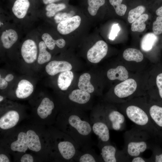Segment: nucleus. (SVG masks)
I'll list each match as a JSON object with an SVG mask.
<instances>
[{"mask_svg":"<svg viewBox=\"0 0 162 162\" xmlns=\"http://www.w3.org/2000/svg\"><path fill=\"white\" fill-rule=\"evenodd\" d=\"M55 126L70 136L81 150L92 148V130L89 117L82 110L72 109L59 111Z\"/></svg>","mask_w":162,"mask_h":162,"instance_id":"f257e3e1","label":"nucleus"},{"mask_svg":"<svg viewBox=\"0 0 162 162\" xmlns=\"http://www.w3.org/2000/svg\"><path fill=\"white\" fill-rule=\"evenodd\" d=\"M46 126L50 136V161L73 162L81 149L79 145L70 136L55 126Z\"/></svg>","mask_w":162,"mask_h":162,"instance_id":"f03ea898","label":"nucleus"},{"mask_svg":"<svg viewBox=\"0 0 162 162\" xmlns=\"http://www.w3.org/2000/svg\"><path fill=\"white\" fill-rule=\"evenodd\" d=\"M28 149L43 161H50V134L46 126L25 125Z\"/></svg>","mask_w":162,"mask_h":162,"instance_id":"7ed1b4c3","label":"nucleus"},{"mask_svg":"<svg viewBox=\"0 0 162 162\" xmlns=\"http://www.w3.org/2000/svg\"><path fill=\"white\" fill-rule=\"evenodd\" d=\"M124 146L122 151L128 157L140 156L151 149L157 141L147 131L135 126L124 134ZM131 160V159H130Z\"/></svg>","mask_w":162,"mask_h":162,"instance_id":"20e7f679","label":"nucleus"},{"mask_svg":"<svg viewBox=\"0 0 162 162\" xmlns=\"http://www.w3.org/2000/svg\"><path fill=\"white\" fill-rule=\"evenodd\" d=\"M2 135L0 148L14 158L28 150L25 125L17 126Z\"/></svg>","mask_w":162,"mask_h":162,"instance_id":"39448f33","label":"nucleus"},{"mask_svg":"<svg viewBox=\"0 0 162 162\" xmlns=\"http://www.w3.org/2000/svg\"><path fill=\"white\" fill-rule=\"evenodd\" d=\"M136 126L148 132L158 142H162V136L152 123L147 110L136 105L127 106L123 112Z\"/></svg>","mask_w":162,"mask_h":162,"instance_id":"423d86ee","label":"nucleus"},{"mask_svg":"<svg viewBox=\"0 0 162 162\" xmlns=\"http://www.w3.org/2000/svg\"><path fill=\"white\" fill-rule=\"evenodd\" d=\"M59 111L55 109L54 102L47 97L44 98L29 116V122L45 126L55 124Z\"/></svg>","mask_w":162,"mask_h":162,"instance_id":"0eeeda50","label":"nucleus"},{"mask_svg":"<svg viewBox=\"0 0 162 162\" xmlns=\"http://www.w3.org/2000/svg\"><path fill=\"white\" fill-rule=\"evenodd\" d=\"M29 116L25 113L18 110L10 109L1 110L0 130L2 135L17 126L20 122Z\"/></svg>","mask_w":162,"mask_h":162,"instance_id":"6e6552de","label":"nucleus"},{"mask_svg":"<svg viewBox=\"0 0 162 162\" xmlns=\"http://www.w3.org/2000/svg\"><path fill=\"white\" fill-rule=\"evenodd\" d=\"M89 119L92 132L98 137V147L110 144V129L95 110L90 115Z\"/></svg>","mask_w":162,"mask_h":162,"instance_id":"1a4fd4ad","label":"nucleus"},{"mask_svg":"<svg viewBox=\"0 0 162 162\" xmlns=\"http://www.w3.org/2000/svg\"><path fill=\"white\" fill-rule=\"evenodd\" d=\"M95 110L103 119L110 130H121L125 126L124 115L115 109H96Z\"/></svg>","mask_w":162,"mask_h":162,"instance_id":"9d476101","label":"nucleus"},{"mask_svg":"<svg viewBox=\"0 0 162 162\" xmlns=\"http://www.w3.org/2000/svg\"><path fill=\"white\" fill-rule=\"evenodd\" d=\"M102 162H116L129 161L130 160L122 151H119L112 144H109L98 147Z\"/></svg>","mask_w":162,"mask_h":162,"instance_id":"9b49d317","label":"nucleus"},{"mask_svg":"<svg viewBox=\"0 0 162 162\" xmlns=\"http://www.w3.org/2000/svg\"><path fill=\"white\" fill-rule=\"evenodd\" d=\"M107 51V44L103 40H99L88 51L87 55V59L92 63H98L105 56Z\"/></svg>","mask_w":162,"mask_h":162,"instance_id":"f8f14e48","label":"nucleus"},{"mask_svg":"<svg viewBox=\"0 0 162 162\" xmlns=\"http://www.w3.org/2000/svg\"><path fill=\"white\" fill-rule=\"evenodd\" d=\"M137 84L133 79H127L117 85L115 87L114 92L118 98H126L132 95L136 91Z\"/></svg>","mask_w":162,"mask_h":162,"instance_id":"ddd939ff","label":"nucleus"},{"mask_svg":"<svg viewBox=\"0 0 162 162\" xmlns=\"http://www.w3.org/2000/svg\"><path fill=\"white\" fill-rule=\"evenodd\" d=\"M22 56L25 61L28 63H32L36 59L37 47L35 42L28 39L23 43L21 49Z\"/></svg>","mask_w":162,"mask_h":162,"instance_id":"4468645a","label":"nucleus"},{"mask_svg":"<svg viewBox=\"0 0 162 162\" xmlns=\"http://www.w3.org/2000/svg\"><path fill=\"white\" fill-rule=\"evenodd\" d=\"M81 22L80 16L76 15L59 22L57 26L58 32L62 34H67L74 31L80 26Z\"/></svg>","mask_w":162,"mask_h":162,"instance_id":"2eb2a0df","label":"nucleus"},{"mask_svg":"<svg viewBox=\"0 0 162 162\" xmlns=\"http://www.w3.org/2000/svg\"><path fill=\"white\" fill-rule=\"evenodd\" d=\"M147 110L152 123L162 136V106L153 104Z\"/></svg>","mask_w":162,"mask_h":162,"instance_id":"dca6fc26","label":"nucleus"},{"mask_svg":"<svg viewBox=\"0 0 162 162\" xmlns=\"http://www.w3.org/2000/svg\"><path fill=\"white\" fill-rule=\"evenodd\" d=\"M72 68L71 64L65 61H53L49 63L45 67L47 73L54 76L59 73L70 70Z\"/></svg>","mask_w":162,"mask_h":162,"instance_id":"f3484780","label":"nucleus"},{"mask_svg":"<svg viewBox=\"0 0 162 162\" xmlns=\"http://www.w3.org/2000/svg\"><path fill=\"white\" fill-rule=\"evenodd\" d=\"M89 93L80 89L73 90L68 96V99L71 102L78 105H85L90 100Z\"/></svg>","mask_w":162,"mask_h":162,"instance_id":"a211bd4d","label":"nucleus"},{"mask_svg":"<svg viewBox=\"0 0 162 162\" xmlns=\"http://www.w3.org/2000/svg\"><path fill=\"white\" fill-rule=\"evenodd\" d=\"M74 162H102L100 155L98 154L92 148L86 150L80 149L74 160Z\"/></svg>","mask_w":162,"mask_h":162,"instance_id":"6ab92c4d","label":"nucleus"},{"mask_svg":"<svg viewBox=\"0 0 162 162\" xmlns=\"http://www.w3.org/2000/svg\"><path fill=\"white\" fill-rule=\"evenodd\" d=\"M34 87L28 81L23 79L19 82L15 91L16 97L18 99H24L29 97L32 93Z\"/></svg>","mask_w":162,"mask_h":162,"instance_id":"aec40b11","label":"nucleus"},{"mask_svg":"<svg viewBox=\"0 0 162 162\" xmlns=\"http://www.w3.org/2000/svg\"><path fill=\"white\" fill-rule=\"evenodd\" d=\"M30 5L28 0H16L13 6L12 12L17 18L22 19L26 15Z\"/></svg>","mask_w":162,"mask_h":162,"instance_id":"412c9836","label":"nucleus"},{"mask_svg":"<svg viewBox=\"0 0 162 162\" xmlns=\"http://www.w3.org/2000/svg\"><path fill=\"white\" fill-rule=\"evenodd\" d=\"M107 76L110 80H118L124 81L128 77V73L126 68L122 66H118L116 68H111L107 72Z\"/></svg>","mask_w":162,"mask_h":162,"instance_id":"4be33fe9","label":"nucleus"},{"mask_svg":"<svg viewBox=\"0 0 162 162\" xmlns=\"http://www.w3.org/2000/svg\"><path fill=\"white\" fill-rule=\"evenodd\" d=\"M18 36L14 30L10 29L3 32L1 36L3 46L6 49L10 48L16 41Z\"/></svg>","mask_w":162,"mask_h":162,"instance_id":"5701e85b","label":"nucleus"},{"mask_svg":"<svg viewBox=\"0 0 162 162\" xmlns=\"http://www.w3.org/2000/svg\"><path fill=\"white\" fill-rule=\"evenodd\" d=\"M73 78V73L70 70L61 72L58 79V87L62 91L67 90L71 84Z\"/></svg>","mask_w":162,"mask_h":162,"instance_id":"b1692460","label":"nucleus"},{"mask_svg":"<svg viewBox=\"0 0 162 162\" xmlns=\"http://www.w3.org/2000/svg\"><path fill=\"white\" fill-rule=\"evenodd\" d=\"M158 39L157 35L153 33L146 34L143 36L141 40V49L145 51L150 50L157 42Z\"/></svg>","mask_w":162,"mask_h":162,"instance_id":"393cba45","label":"nucleus"},{"mask_svg":"<svg viewBox=\"0 0 162 162\" xmlns=\"http://www.w3.org/2000/svg\"><path fill=\"white\" fill-rule=\"evenodd\" d=\"M123 56L126 61H134L137 62H141L144 58L143 54L140 50L132 48L125 50L123 53Z\"/></svg>","mask_w":162,"mask_h":162,"instance_id":"a878e982","label":"nucleus"},{"mask_svg":"<svg viewBox=\"0 0 162 162\" xmlns=\"http://www.w3.org/2000/svg\"><path fill=\"white\" fill-rule=\"evenodd\" d=\"M91 76L88 73H84L81 75L78 83V87L80 89L89 93H93L94 88L91 83Z\"/></svg>","mask_w":162,"mask_h":162,"instance_id":"bb28decb","label":"nucleus"},{"mask_svg":"<svg viewBox=\"0 0 162 162\" xmlns=\"http://www.w3.org/2000/svg\"><path fill=\"white\" fill-rule=\"evenodd\" d=\"M148 18V14H142L132 23L131 31L140 32H142L146 28V24L145 22Z\"/></svg>","mask_w":162,"mask_h":162,"instance_id":"cd10ccee","label":"nucleus"},{"mask_svg":"<svg viewBox=\"0 0 162 162\" xmlns=\"http://www.w3.org/2000/svg\"><path fill=\"white\" fill-rule=\"evenodd\" d=\"M39 54L38 58V62L39 64H43L49 61L51 57L50 54L46 50L47 47L44 41H41L39 44Z\"/></svg>","mask_w":162,"mask_h":162,"instance_id":"c85d7f7f","label":"nucleus"},{"mask_svg":"<svg viewBox=\"0 0 162 162\" xmlns=\"http://www.w3.org/2000/svg\"><path fill=\"white\" fill-rule=\"evenodd\" d=\"M161 143L155 142L152 146L151 150L152 153L149 158V162H162V147Z\"/></svg>","mask_w":162,"mask_h":162,"instance_id":"c756f323","label":"nucleus"},{"mask_svg":"<svg viewBox=\"0 0 162 162\" xmlns=\"http://www.w3.org/2000/svg\"><path fill=\"white\" fill-rule=\"evenodd\" d=\"M105 2V0H88V10L89 14L91 16H95L99 8L103 5Z\"/></svg>","mask_w":162,"mask_h":162,"instance_id":"7c9ffc66","label":"nucleus"},{"mask_svg":"<svg viewBox=\"0 0 162 162\" xmlns=\"http://www.w3.org/2000/svg\"><path fill=\"white\" fill-rule=\"evenodd\" d=\"M66 5L63 3L56 4L54 3L48 4L45 9L46 11V15L48 17L54 16L57 12L66 8Z\"/></svg>","mask_w":162,"mask_h":162,"instance_id":"2f4dec72","label":"nucleus"},{"mask_svg":"<svg viewBox=\"0 0 162 162\" xmlns=\"http://www.w3.org/2000/svg\"><path fill=\"white\" fill-rule=\"evenodd\" d=\"M15 162H42L41 160L37 156L32 153L26 152L23 153L14 158Z\"/></svg>","mask_w":162,"mask_h":162,"instance_id":"473e14b6","label":"nucleus"},{"mask_svg":"<svg viewBox=\"0 0 162 162\" xmlns=\"http://www.w3.org/2000/svg\"><path fill=\"white\" fill-rule=\"evenodd\" d=\"M146 8L142 5L138 6L131 9L129 12L128 20L129 23H132L145 11Z\"/></svg>","mask_w":162,"mask_h":162,"instance_id":"72a5a7b5","label":"nucleus"},{"mask_svg":"<svg viewBox=\"0 0 162 162\" xmlns=\"http://www.w3.org/2000/svg\"><path fill=\"white\" fill-rule=\"evenodd\" d=\"M123 0H109L110 4L113 6L117 14L120 16L124 15L127 9L126 6L122 4Z\"/></svg>","mask_w":162,"mask_h":162,"instance_id":"f704fd0d","label":"nucleus"},{"mask_svg":"<svg viewBox=\"0 0 162 162\" xmlns=\"http://www.w3.org/2000/svg\"><path fill=\"white\" fill-rule=\"evenodd\" d=\"M42 38L49 49L52 50L54 48L56 40L53 39L50 34L44 33L42 35Z\"/></svg>","mask_w":162,"mask_h":162,"instance_id":"c9c22d12","label":"nucleus"},{"mask_svg":"<svg viewBox=\"0 0 162 162\" xmlns=\"http://www.w3.org/2000/svg\"><path fill=\"white\" fill-rule=\"evenodd\" d=\"M152 30L156 35L162 33V16H158L153 23Z\"/></svg>","mask_w":162,"mask_h":162,"instance_id":"e433bc0d","label":"nucleus"},{"mask_svg":"<svg viewBox=\"0 0 162 162\" xmlns=\"http://www.w3.org/2000/svg\"><path fill=\"white\" fill-rule=\"evenodd\" d=\"M120 31V27L118 23L113 25L109 34V39L112 40H114Z\"/></svg>","mask_w":162,"mask_h":162,"instance_id":"4c0bfd02","label":"nucleus"},{"mask_svg":"<svg viewBox=\"0 0 162 162\" xmlns=\"http://www.w3.org/2000/svg\"><path fill=\"white\" fill-rule=\"evenodd\" d=\"M10 154L0 148V162H11Z\"/></svg>","mask_w":162,"mask_h":162,"instance_id":"58836bf2","label":"nucleus"},{"mask_svg":"<svg viewBox=\"0 0 162 162\" xmlns=\"http://www.w3.org/2000/svg\"><path fill=\"white\" fill-rule=\"evenodd\" d=\"M156 82L160 96L162 99V73L159 74L157 76Z\"/></svg>","mask_w":162,"mask_h":162,"instance_id":"ea45409f","label":"nucleus"},{"mask_svg":"<svg viewBox=\"0 0 162 162\" xmlns=\"http://www.w3.org/2000/svg\"><path fill=\"white\" fill-rule=\"evenodd\" d=\"M132 162H149V159H146L140 157L138 156L132 158L130 160Z\"/></svg>","mask_w":162,"mask_h":162,"instance_id":"a19ab883","label":"nucleus"},{"mask_svg":"<svg viewBox=\"0 0 162 162\" xmlns=\"http://www.w3.org/2000/svg\"><path fill=\"white\" fill-rule=\"evenodd\" d=\"M8 86V83L4 79L1 78H0V88L1 89L3 90L7 88Z\"/></svg>","mask_w":162,"mask_h":162,"instance_id":"79ce46f5","label":"nucleus"},{"mask_svg":"<svg viewBox=\"0 0 162 162\" xmlns=\"http://www.w3.org/2000/svg\"><path fill=\"white\" fill-rule=\"evenodd\" d=\"M65 41L63 39L61 38L56 40V45L59 48L64 47L65 46Z\"/></svg>","mask_w":162,"mask_h":162,"instance_id":"37998d69","label":"nucleus"},{"mask_svg":"<svg viewBox=\"0 0 162 162\" xmlns=\"http://www.w3.org/2000/svg\"><path fill=\"white\" fill-rule=\"evenodd\" d=\"M14 76L11 74H9L6 75L4 79L7 82H10L14 79Z\"/></svg>","mask_w":162,"mask_h":162,"instance_id":"c03bdc74","label":"nucleus"},{"mask_svg":"<svg viewBox=\"0 0 162 162\" xmlns=\"http://www.w3.org/2000/svg\"><path fill=\"white\" fill-rule=\"evenodd\" d=\"M43 3L45 4H49L53 3L54 2H57L60 0H42Z\"/></svg>","mask_w":162,"mask_h":162,"instance_id":"a18cd8bd","label":"nucleus"},{"mask_svg":"<svg viewBox=\"0 0 162 162\" xmlns=\"http://www.w3.org/2000/svg\"><path fill=\"white\" fill-rule=\"evenodd\" d=\"M156 14L158 16H162V6L158 8L156 10Z\"/></svg>","mask_w":162,"mask_h":162,"instance_id":"49530a36","label":"nucleus"},{"mask_svg":"<svg viewBox=\"0 0 162 162\" xmlns=\"http://www.w3.org/2000/svg\"><path fill=\"white\" fill-rule=\"evenodd\" d=\"M4 97L2 95L0 96V102H2L4 100Z\"/></svg>","mask_w":162,"mask_h":162,"instance_id":"de8ad7c7","label":"nucleus"}]
</instances>
